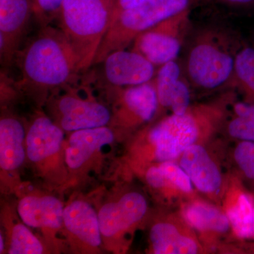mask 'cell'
Returning <instances> with one entry per match:
<instances>
[{"label":"cell","instance_id":"d6986e66","mask_svg":"<svg viewBox=\"0 0 254 254\" xmlns=\"http://www.w3.org/2000/svg\"><path fill=\"white\" fill-rule=\"evenodd\" d=\"M111 128L106 126L73 131L65 151V160L68 168L76 170L83 166L102 147L114 141Z\"/></svg>","mask_w":254,"mask_h":254},{"label":"cell","instance_id":"ac0fdd59","mask_svg":"<svg viewBox=\"0 0 254 254\" xmlns=\"http://www.w3.org/2000/svg\"><path fill=\"white\" fill-rule=\"evenodd\" d=\"M64 209L62 202L51 195H28L21 199L18 205V215L26 225L50 230L62 227Z\"/></svg>","mask_w":254,"mask_h":254},{"label":"cell","instance_id":"2e32d148","mask_svg":"<svg viewBox=\"0 0 254 254\" xmlns=\"http://www.w3.org/2000/svg\"><path fill=\"white\" fill-rule=\"evenodd\" d=\"M181 215L193 231L218 237L232 232L226 213L216 205L204 200H190L182 208Z\"/></svg>","mask_w":254,"mask_h":254},{"label":"cell","instance_id":"cb8c5ba5","mask_svg":"<svg viewBox=\"0 0 254 254\" xmlns=\"http://www.w3.org/2000/svg\"><path fill=\"white\" fill-rule=\"evenodd\" d=\"M183 75L182 63L177 60L164 64L157 70L154 82L159 110H167L170 95Z\"/></svg>","mask_w":254,"mask_h":254},{"label":"cell","instance_id":"30bf717a","mask_svg":"<svg viewBox=\"0 0 254 254\" xmlns=\"http://www.w3.org/2000/svg\"><path fill=\"white\" fill-rule=\"evenodd\" d=\"M147 210L146 198L138 191L127 192L117 201L106 203L98 213L102 236H122L144 218Z\"/></svg>","mask_w":254,"mask_h":254},{"label":"cell","instance_id":"277c9868","mask_svg":"<svg viewBox=\"0 0 254 254\" xmlns=\"http://www.w3.org/2000/svg\"><path fill=\"white\" fill-rule=\"evenodd\" d=\"M115 0H64L58 14L59 28L71 45L80 71L93 64L109 29Z\"/></svg>","mask_w":254,"mask_h":254},{"label":"cell","instance_id":"7c38bea8","mask_svg":"<svg viewBox=\"0 0 254 254\" xmlns=\"http://www.w3.org/2000/svg\"><path fill=\"white\" fill-rule=\"evenodd\" d=\"M152 252L155 254L201 253V245L193 229L182 215L155 222L149 232Z\"/></svg>","mask_w":254,"mask_h":254},{"label":"cell","instance_id":"9c48e42d","mask_svg":"<svg viewBox=\"0 0 254 254\" xmlns=\"http://www.w3.org/2000/svg\"><path fill=\"white\" fill-rule=\"evenodd\" d=\"M113 89L118 95L116 122L120 126L132 128L156 116L159 104L154 78L143 84Z\"/></svg>","mask_w":254,"mask_h":254},{"label":"cell","instance_id":"83f0119b","mask_svg":"<svg viewBox=\"0 0 254 254\" xmlns=\"http://www.w3.org/2000/svg\"><path fill=\"white\" fill-rule=\"evenodd\" d=\"M212 2L232 9L244 10L254 14V0H210Z\"/></svg>","mask_w":254,"mask_h":254},{"label":"cell","instance_id":"5bb4252c","mask_svg":"<svg viewBox=\"0 0 254 254\" xmlns=\"http://www.w3.org/2000/svg\"><path fill=\"white\" fill-rule=\"evenodd\" d=\"M64 130L44 115L37 116L26 133V153L33 163H39L60 151Z\"/></svg>","mask_w":254,"mask_h":254},{"label":"cell","instance_id":"ba28073f","mask_svg":"<svg viewBox=\"0 0 254 254\" xmlns=\"http://www.w3.org/2000/svg\"><path fill=\"white\" fill-rule=\"evenodd\" d=\"M101 63L105 81L116 88L143 84L153 79L157 72L153 64L132 49L112 52Z\"/></svg>","mask_w":254,"mask_h":254},{"label":"cell","instance_id":"5b68a950","mask_svg":"<svg viewBox=\"0 0 254 254\" xmlns=\"http://www.w3.org/2000/svg\"><path fill=\"white\" fill-rule=\"evenodd\" d=\"M198 0H146L143 4L119 15L97 52L94 63L100 64L112 52L127 49L140 33L164 20L191 9Z\"/></svg>","mask_w":254,"mask_h":254},{"label":"cell","instance_id":"ffe728a7","mask_svg":"<svg viewBox=\"0 0 254 254\" xmlns=\"http://www.w3.org/2000/svg\"><path fill=\"white\" fill-rule=\"evenodd\" d=\"M254 195L242 185L235 187L226 201L225 213L231 225L232 234L242 241L254 240Z\"/></svg>","mask_w":254,"mask_h":254},{"label":"cell","instance_id":"f546056e","mask_svg":"<svg viewBox=\"0 0 254 254\" xmlns=\"http://www.w3.org/2000/svg\"><path fill=\"white\" fill-rule=\"evenodd\" d=\"M4 239H3L2 235H0V253H2L4 251Z\"/></svg>","mask_w":254,"mask_h":254},{"label":"cell","instance_id":"f1b7e54d","mask_svg":"<svg viewBox=\"0 0 254 254\" xmlns=\"http://www.w3.org/2000/svg\"><path fill=\"white\" fill-rule=\"evenodd\" d=\"M145 1L146 0H115L111 23L124 11L133 9V8L143 4Z\"/></svg>","mask_w":254,"mask_h":254},{"label":"cell","instance_id":"8992f818","mask_svg":"<svg viewBox=\"0 0 254 254\" xmlns=\"http://www.w3.org/2000/svg\"><path fill=\"white\" fill-rule=\"evenodd\" d=\"M190 15V9H187L142 32L135 38L131 49L156 67L177 60L191 30Z\"/></svg>","mask_w":254,"mask_h":254},{"label":"cell","instance_id":"7a4b0ae2","mask_svg":"<svg viewBox=\"0 0 254 254\" xmlns=\"http://www.w3.org/2000/svg\"><path fill=\"white\" fill-rule=\"evenodd\" d=\"M190 31L182 63L190 86L203 92L216 91L227 85L232 86L235 58L245 42L235 33L218 26Z\"/></svg>","mask_w":254,"mask_h":254},{"label":"cell","instance_id":"4dcf8cb0","mask_svg":"<svg viewBox=\"0 0 254 254\" xmlns=\"http://www.w3.org/2000/svg\"><path fill=\"white\" fill-rule=\"evenodd\" d=\"M248 43L254 46V30L253 33H252V36H251L250 41L248 42Z\"/></svg>","mask_w":254,"mask_h":254},{"label":"cell","instance_id":"9a60e30c","mask_svg":"<svg viewBox=\"0 0 254 254\" xmlns=\"http://www.w3.org/2000/svg\"><path fill=\"white\" fill-rule=\"evenodd\" d=\"M145 181L150 188L167 198H191L195 187L190 177L175 161L163 162L150 167L145 173Z\"/></svg>","mask_w":254,"mask_h":254},{"label":"cell","instance_id":"484cf974","mask_svg":"<svg viewBox=\"0 0 254 254\" xmlns=\"http://www.w3.org/2000/svg\"><path fill=\"white\" fill-rule=\"evenodd\" d=\"M232 158L241 175L254 185V142L237 141Z\"/></svg>","mask_w":254,"mask_h":254},{"label":"cell","instance_id":"44dd1931","mask_svg":"<svg viewBox=\"0 0 254 254\" xmlns=\"http://www.w3.org/2000/svg\"><path fill=\"white\" fill-rule=\"evenodd\" d=\"M26 133L19 120L4 116L0 120V166L5 171H14L25 160L23 147Z\"/></svg>","mask_w":254,"mask_h":254},{"label":"cell","instance_id":"3957f363","mask_svg":"<svg viewBox=\"0 0 254 254\" xmlns=\"http://www.w3.org/2000/svg\"><path fill=\"white\" fill-rule=\"evenodd\" d=\"M20 86L46 93L76 81L81 72L74 52L60 28H42L21 55Z\"/></svg>","mask_w":254,"mask_h":254},{"label":"cell","instance_id":"8fae6325","mask_svg":"<svg viewBox=\"0 0 254 254\" xmlns=\"http://www.w3.org/2000/svg\"><path fill=\"white\" fill-rule=\"evenodd\" d=\"M178 160L198 191L211 198L221 195L224 190L221 169L204 145L200 143L190 145Z\"/></svg>","mask_w":254,"mask_h":254},{"label":"cell","instance_id":"52a82bcc","mask_svg":"<svg viewBox=\"0 0 254 254\" xmlns=\"http://www.w3.org/2000/svg\"><path fill=\"white\" fill-rule=\"evenodd\" d=\"M71 84L63 86V94L52 99L56 123L64 131L71 132L106 126L112 120L109 109L90 96L82 98Z\"/></svg>","mask_w":254,"mask_h":254},{"label":"cell","instance_id":"d4e9b609","mask_svg":"<svg viewBox=\"0 0 254 254\" xmlns=\"http://www.w3.org/2000/svg\"><path fill=\"white\" fill-rule=\"evenodd\" d=\"M40 240L23 224H17L11 230L9 254H40L43 253Z\"/></svg>","mask_w":254,"mask_h":254},{"label":"cell","instance_id":"6da1fadb","mask_svg":"<svg viewBox=\"0 0 254 254\" xmlns=\"http://www.w3.org/2000/svg\"><path fill=\"white\" fill-rule=\"evenodd\" d=\"M236 99L227 91L208 103L190 105L182 115L164 117L145 130L157 163L175 161L190 145L203 143L222 128Z\"/></svg>","mask_w":254,"mask_h":254},{"label":"cell","instance_id":"4fadbf2b","mask_svg":"<svg viewBox=\"0 0 254 254\" xmlns=\"http://www.w3.org/2000/svg\"><path fill=\"white\" fill-rule=\"evenodd\" d=\"M31 15L29 0H0L1 63L9 64L14 58Z\"/></svg>","mask_w":254,"mask_h":254},{"label":"cell","instance_id":"603a6c76","mask_svg":"<svg viewBox=\"0 0 254 254\" xmlns=\"http://www.w3.org/2000/svg\"><path fill=\"white\" fill-rule=\"evenodd\" d=\"M223 127L227 135L237 141L254 142V104L235 100Z\"/></svg>","mask_w":254,"mask_h":254},{"label":"cell","instance_id":"1f68e13d","mask_svg":"<svg viewBox=\"0 0 254 254\" xmlns=\"http://www.w3.org/2000/svg\"></svg>","mask_w":254,"mask_h":254},{"label":"cell","instance_id":"e0dca14e","mask_svg":"<svg viewBox=\"0 0 254 254\" xmlns=\"http://www.w3.org/2000/svg\"><path fill=\"white\" fill-rule=\"evenodd\" d=\"M63 224L68 233L91 248L100 247L102 242L98 214L89 203L76 200L64 209Z\"/></svg>","mask_w":254,"mask_h":254},{"label":"cell","instance_id":"7402d4cb","mask_svg":"<svg viewBox=\"0 0 254 254\" xmlns=\"http://www.w3.org/2000/svg\"><path fill=\"white\" fill-rule=\"evenodd\" d=\"M232 87L240 92L242 100L254 104V46L244 43L235 58Z\"/></svg>","mask_w":254,"mask_h":254},{"label":"cell","instance_id":"4316f807","mask_svg":"<svg viewBox=\"0 0 254 254\" xmlns=\"http://www.w3.org/2000/svg\"><path fill=\"white\" fill-rule=\"evenodd\" d=\"M32 15L42 27L57 19L64 0H29Z\"/></svg>","mask_w":254,"mask_h":254}]
</instances>
